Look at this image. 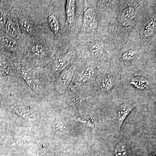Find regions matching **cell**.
<instances>
[{"label":"cell","mask_w":156,"mask_h":156,"mask_svg":"<svg viewBox=\"0 0 156 156\" xmlns=\"http://www.w3.org/2000/svg\"><path fill=\"white\" fill-rule=\"evenodd\" d=\"M6 31L9 36L12 38L16 37L17 35V32L16 26L13 21L9 20L6 23Z\"/></svg>","instance_id":"obj_14"},{"label":"cell","mask_w":156,"mask_h":156,"mask_svg":"<svg viewBox=\"0 0 156 156\" xmlns=\"http://www.w3.org/2000/svg\"><path fill=\"white\" fill-rule=\"evenodd\" d=\"M13 110L15 114L25 119L34 120L36 119V115L34 111L28 108L23 107H14Z\"/></svg>","instance_id":"obj_8"},{"label":"cell","mask_w":156,"mask_h":156,"mask_svg":"<svg viewBox=\"0 0 156 156\" xmlns=\"http://www.w3.org/2000/svg\"><path fill=\"white\" fill-rule=\"evenodd\" d=\"M31 50L33 53L37 56H42L44 53V48L41 45H34L32 48Z\"/></svg>","instance_id":"obj_17"},{"label":"cell","mask_w":156,"mask_h":156,"mask_svg":"<svg viewBox=\"0 0 156 156\" xmlns=\"http://www.w3.org/2000/svg\"><path fill=\"white\" fill-rule=\"evenodd\" d=\"M113 85V81L112 78L107 76L103 79L101 84V88L103 91H108L111 89Z\"/></svg>","instance_id":"obj_16"},{"label":"cell","mask_w":156,"mask_h":156,"mask_svg":"<svg viewBox=\"0 0 156 156\" xmlns=\"http://www.w3.org/2000/svg\"><path fill=\"white\" fill-rule=\"evenodd\" d=\"M2 89L0 88V96L2 95Z\"/></svg>","instance_id":"obj_23"},{"label":"cell","mask_w":156,"mask_h":156,"mask_svg":"<svg viewBox=\"0 0 156 156\" xmlns=\"http://www.w3.org/2000/svg\"><path fill=\"white\" fill-rule=\"evenodd\" d=\"M98 22L95 10L93 8L86 9L84 11L83 30L90 31L97 28Z\"/></svg>","instance_id":"obj_2"},{"label":"cell","mask_w":156,"mask_h":156,"mask_svg":"<svg viewBox=\"0 0 156 156\" xmlns=\"http://www.w3.org/2000/svg\"><path fill=\"white\" fill-rule=\"evenodd\" d=\"M115 154L116 156H127V151L124 144L121 143L117 146L115 149Z\"/></svg>","instance_id":"obj_18"},{"label":"cell","mask_w":156,"mask_h":156,"mask_svg":"<svg viewBox=\"0 0 156 156\" xmlns=\"http://www.w3.org/2000/svg\"><path fill=\"white\" fill-rule=\"evenodd\" d=\"M134 107L131 105L124 104L117 108L115 113L116 119L119 129H120L126 117Z\"/></svg>","instance_id":"obj_5"},{"label":"cell","mask_w":156,"mask_h":156,"mask_svg":"<svg viewBox=\"0 0 156 156\" xmlns=\"http://www.w3.org/2000/svg\"><path fill=\"white\" fill-rule=\"evenodd\" d=\"M74 52L69 51L58 56L53 61L52 64V68L55 71H59L65 69L70 63L73 57Z\"/></svg>","instance_id":"obj_4"},{"label":"cell","mask_w":156,"mask_h":156,"mask_svg":"<svg viewBox=\"0 0 156 156\" xmlns=\"http://www.w3.org/2000/svg\"><path fill=\"white\" fill-rule=\"evenodd\" d=\"M2 126H0V136H1V134H2Z\"/></svg>","instance_id":"obj_22"},{"label":"cell","mask_w":156,"mask_h":156,"mask_svg":"<svg viewBox=\"0 0 156 156\" xmlns=\"http://www.w3.org/2000/svg\"><path fill=\"white\" fill-rule=\"evenodd\" d=\"M48 24L52 31L57 35L60 31V25L58 19L53 14H50L48 18Z\"/></svg>","instance_id":"obj_11"},{"label":"cell","mask_w":156,"mask_h":156,"mask_svg":"<svg viewBox=\"0 0 156 156\" xmlns=\"http://www.w3.org/2000/svg\"><path fill=\"white\" fill-rule=\"evenodd\" d=\"M135 54L134 52L132 51H128L124 53L122 56L123 59L124 60L129 61V60H132L134 59L135 57Z\"/></svg>","instance_id":"obj_19"},{"label":"cell","mask_w":156,"mask_h":156,"mask_svg":"<svg viewBox=\"0 0 156 156\" xmlns=\"http://www.w3.org/2000/svg\"><path fill=\"white\" fill-rule=\"evenodd\" d=\"M8 64L5 58L0 57V72L5 71L8 68Z\"/></svg>","instance_id":"obj_20"},{"label":"cell","mask_w":156,"mask_h":156,"mask_svg":"<svg viewBox=\"0 0 156 156\" xmlns=\"http://www.w3.org/2000/svg\"><path fill=\"white\" fill-rule=\"evenodd\" d=\"M156 21L155 17L151 18L147 23L144 29V36L148 37L153 34L156 30Z\"/></svg>","instance_id":"obj_10"},{"label":"cell","mask_w":156,"mask_h":156,"mask_svg":"<svg viewBox=\"0 0 156 156\" xmlns=\"http://www.w3.org/2000/svg\"><path fill=\"white\" fill-rule=\"evenodd\" d=\"M76 68L72 66L66 70L59 76L56 81V90L60 94H63L69 87L75 72Z\"/></svg>","instance_id":"obj_1"},{"label":"cell","mask_w":156,"mask_h":156,"mask_svg":"<svg viewBox=\"0 0 156 156\" xmlns=\"http://www.w3.org/2000/svg\"><path fill=\"white\" fill-rule=\"evenodd\" d=\"M1 42L2 44L9 49H14L16 48L17 43L13 38L8 35L4 36L1 38Z\"/></svg>","instance_id":"obj_13"},{"label":"cell","mask_w":156,"mask_h":156,"mask_svg":"<svg viewBox=\"0 0 156 156\" xmlns=\"http://www.w3.org/2000/svg\"><path fill=\"white\" fill-rule=\"evenodd\" d=\"M21 76L29 87L33 90L37 92H41V84L34 71L26 69L22 70Z\"/></svg>","instance_id":"obj_3"},{"label":"cell","mask_w":156,"mask_h":156,"mask_svg":"<svg viewBox=\"0 0 156 156\" xmlns=\"http://www.w3.org/2000/svg\"><path fill=\"white\" fill-rule=\"evenodd\" d=\"M136 16L135 9L131 6L127 7L123 10L120 21L121 24L124 27H127L131 25Z\"/></svg>","instance_id":"obj_6"},{"label":"cell","mask_w":156,"mask_h":156,"mask_svg":"<svg viewBox=\"0 0 156 156\" xmlns=\"http://www.w3.org/2000/svg\"><path fill=\"white\" fill-rule=\"evenodd\" d=\"M76 10V2L74 0L66 1V23L71 25L74 21Z\"/></svg>","instance_id":"obj_7"},{"label":"cell","mask_w":156,"mask_h":156,"mask_svg":"<svg viewBox=\"0 0 156 156\" xmlns=\"http://www.w3.org/2000/svg\"><path fill=\"white\" fill-rule=\"evenodd\" d=\"M94 73V70L91 67H88L80 73L78 77V83H83L88 80Z\"/></svg>","instance_id":"obj_12"},{"label":"cell","mask_w":156,"mask_h":156,"mask_svg":"<svg viewBox=\"0 0 156 156\" xmlns=\"http://www.w3.org/2000/svg\"><path fill=\"white\" fill-rule=\"evenodd\" d=\"M89 48L92 56L95 58H99L103 54L104 45L102 42L97 41L91 43Z\"/></svg>","instance_id":"obj_9"},{"label":"cell","mask_w":156,"mask_h":156,"mask_svg":"<svg viewBox=\"0 0 156 156\" xmlns=\"http://www.w3.org/2000/svg\"><path fill=\"white\" fill-rule=\"evenodd\" d=\"M131 83L139 89H143L148 86V82L143 78L136 77L133 78L131 80Z\"/></svg>","instance_id":"obj_15"},{"label":"cell","mask_w":156,"mask_h":156,"mask_svg":"<svg viewBox=\"0 0 156 156\" xmlns=\"http://www.w3.org/2000/svg\"><path fill=\"white\" fill-rule=\"evenodd\" d=\"M4 19V15H3L2 12L0 10V23L2 22Z\"/></svg>","instance_id":"obj_21"}]
</instances>
